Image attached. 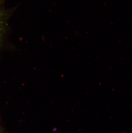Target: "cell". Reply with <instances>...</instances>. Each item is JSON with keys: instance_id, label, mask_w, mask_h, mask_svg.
Here are the masks:
<instances>
[{"instance_id": "1", "label": "cell", "mask_w": 132, "mask_h": 133, "mask_svg": "<svg viewBox=\"0 0 132 133\" xmlns=\"http://www.w3.org/2000/svg\"><path fill=\"white\" fill-rule=\"evenodd\" d=\"M2 12L0 9V32L1 31V28L2 27Z\"/></svg>"}, {"instance_id": "2", "label": "cell", "mask_w": 132, "mask_h": 133, "mask_svg": "<svg viewBox=\"0 0 132 133\" xmlns=\"http://www.w3.org/2000/svg\"><path fill=\"white\" fill-rule=\"evenodd\" d=\"M0 1H1V0H0Z\"/></svg>"}]
</instances>
